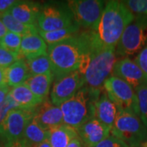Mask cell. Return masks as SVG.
Listing matches in <instances>:
<instances>
[{
    "label": "cell",
    "instance_id": "obj_1",
    "mask_svg": "<svg viewBox=\"0 0 147 147\" xmlns=\"http://www.w3.org/2000/svg\"><path fill=\"white\" fill-rule=\"evenodd\" d=\"M89 48L88 30L79 31L64 41L47 46L54 81L79 70Z\"/></svg>",
    "mask_w": 147,
    "mask_h": 147
},
{
    "label": "cell",
    "instance_id": "obj_2",
    "mask_svg": "<svg viewBox=\"0 0 147 147\" xmlns=\"http://www.w3.org/2000/svg\"><path fill=\"white\" fill-rule=\"evenodd\" d=\"M89 49L88 66L84 74L85 86L103 89L116 62V47L105 45L94 30H88Z\"/></svg>",
    "mask_w": 147,
    "mask_h": 147
},
{
    "label": "cell",
    "instance_id": "obj_3",
    "mask_svg": "<svg viewBox=\"0 0 147 147\" xmlns=\"http://www.w3.org/2000/svg\"><path fill=\"white\" fill-rule=\"evenodd\" d=\"M134 18L135 15L127 7L123 1H106L95 32L104 44L116 47L125 29Z\"/></svg>",
    "mask_w": 147,
    "mask_h": 147
},
{
    "label": "cell",
    "instance_id": "obj_4",
    "mask_svg": "<svg viewBox=\"0 0 147 147\" xmlns=\"http://www.w3.org/2000/svg\"><path fill=\"white\" fill-rule=\"evenodd\" d=\"M101 90L84 86L70 99L60 105L64 123L77 130L86 122L95 118V106Z\"/></svg>",
    "mask_w": 147,
    "mask_h": 147
},
{
    "label": "cell",
    "instance_id": "obj_5",
    "mask_svg": "<svg viewBox=\"0 0 147 147\" xmlns=\"http://www.w3.org/2000/svg\"><path fill=\"white\" fill-rule=\"evenodd\" d=\"M111 134L129 147H147V128L140 117L131 112L119 110Z\"/></svg>",
    "mask_w": 147,
    "mask_h": 147
},
{
    "label": "cell",
    "instance_id": "obj_6",
    "mask_svg": "<svg viewBox=\"0 0 147 147\" xmlns=\"http://www.w3.org/2000/svg\"><path fill=\"white\" fill-rule=\"evenodd\" d=\"M147 47V16H135L116 46V56L121 58L137 55Z\"/></svg>",
    "mask_w": 147,
    "mask_h": 147
},
{
    "label": "cell",
    "instance_id": "obj_7",
    "mask_svg": "<svg viewBox=\"0 0 147 147\" xmlns=\"http://www.w3.org/2000/svg\"><path fill=\"white\" fill-rule=\"evenodd\" d=\"M76 24L67 2H50L42 4L38 19L39 31H53Z\"/></svg>",
    "mask_w": 147,
    "mask_h": 147
},
{
    "label": "cell",
    "instance_id": "obj_8",
    "mask_svg": "<svg viewBox=\"0 0 147 147\" xmlns=\"http://www.w3.org/2000/svg\"><path fill=\"white\" fill-rule=\"evenodd\" d=\"M106 1L103 0H69V7L74 21L80 28L96 30Z\"/></svg>",
    "mask_w": 147,
    "mask_h": 147
},
{
    "label": "cell",
    "instance_id": "obj_9",
    "mask_svg": "<svg viewBox=\"0 0 147 147\" xmlns=\"http://www.w3.org/2000/svg\"><path fill=\"white\" fill-rule=\"evenodd\" d=\"M103 89L115 103L119 110L131 112L138 115L137 94L129 84L110 75L104 83Z\"/></svg>",
    "mask_w": 147,
    "mask_h": 147
},
{
    "label": "cell",
    "instance_id": "obj_10",
    "mask_svg": "<svg viewBox=\"0 0 147 147\" xmlns=\"http://www.w3.org/2000/svg\"><path fill=\"white\" fill-rule=\"evenodd\" d=\"M34 115V109L16 108L9 112L0 123V143L3 146L10 142L21 140L28 123Z\"/></svg>",
    "mask_w": 147,
    "mask_h": 147
},
{
    "label": "cell",
    "instance_id": "obj_11",
    "mask_svg": "<svg viewBox=\"0 0 147 147\" xmlns=\"http://www.w3.org/2000/svg\"><path fill=\"white\" fill-rule=\"evenodd\" d=\"M84 86H85L84 75L79 70L74 71L53 82L50 100L53 105L60 106L70 99Z\"/></svg>",
    "mask_w": 147,
    "mask_h": 147
},
{
    "label": "cell",
    "instance_id": "obj_12",
    "mask_svg": "<svg viewBox=\"0 0 147 147\" xmlns=\"http://www.w3.org/2000/svg\"><path fill=\"white\" fill-rule=\"evenodd\" d=\"M112 75L123 80L134 90L147 85V74L129 57L120 58L116 61Z\"/></svg>",
    "mask_w": 147,
    "mask_h": 147
},
{
    "label": "cell",
    "instance_id": "obj_13",
    "mask_svg": "<svg viewBox=\"0 0 147 147\" xmlns=\"http://www.w3.org/2000/svg\"><path fill=\"white\" fill-rule=\"evenodd\" d=\"M79 137L84 146L94 147L111 134V129L96 118H93L84 123L77 129Z\"/></svg>",
    "mask_w": 147,
    "mask_h": 147
},
{
    "label": "cell",
    "instance_id": "obj_14",
    "mask_svg": "<svg viewBox=\"0 0 147 147\" xmlns=\"http://www.w3.org/2000/svg\"><path fill=\"white\" fill-rule=\"evenodd\" d=\"M33 119L47 131L64 123L63 113L61 107L53 105L48 98L34 109Z\"/></svg>",
    "mask_w": 147,
    "mask_h": 147
},
{
    "label": "cell",
    "instance_id": "obj_15",
    "mask_svg": "<svg viewBox=\"0 0 147 147\" xmlns=\"http://www.w3.org/2000/svg\"><path fill=\"white\" fill-rule=\"evenodd\" d=\"M42 4L34 1H18L9 11L17 21L28 26H37L38 19L42 11ZM38 27V26H37Z\"/></svg>",
    "mask_w": 147,
    "mask_h": 147
},
{
    "label": "cell",
    "instance_id": "obj_16",
    "mask_svg": "<svg viewBox=\"0 0 147 147\" xmlns=\"http://www.w3.org/2000/svg\"><path fill=\"white\" fill-rule=\"evenodd\" d=\"M118 115L119 108L105 90L102 89L95 106V118L112 129Z\"/></svg>",
    "mask_w": 147,
    "mask_h": 147
},
{
    "label": "cell",
    "instance_id": "obj_17",
    "mask_svg": "<svg viewBox=\"0 0 147 147\" xmlns=\"http://www.w3.org/2000/svg\"><path fill=\"white\" fill-rule=\"evenodd\" d=\"M8 95L16 102L19 108L26 110L35 109L43 101V100L34 94L25 84L11 88Z\"/></svg>",
    "mask_w": 147,
    "mask_h": 147
},
{
    "label": "cell",
    "instance_id": "obj_18",
    "mask_svg": "<svg viewBox=\"0 0 147 147\" xmlns=\"http://www.w3.org/2000/svg\"><path fill=\"white\" fill-rule=\"evenodd\" d=\"M47 53V44L38 33L22 37L20 49L21 58L26 59Z\"/></svg>",
    "mask_w": 147,
    "mask_h": 147
},
{
    "label": "cell",
    "instance_id": "obj_19",
    "mask_svg": "<svg viewBox=\"0 0 147 147\" xmlns=\"http://www.w3.org/2000/svg\"><path fill=\"white\" fill-rule=\"evenodd\" d=\"M30 76L31 74L24 58L19 59L5 69L6 84L11 88L24 84Z\"/></svg>",
    "mask_w": 147,
    "mask_h": 147
},
{
    "label": "cell",
    "instance_id": "obj_20",
    "mask_svg": "<svg viewBox=\"0 0 147 147\" xmlns=\"http://www.w3.org/2000/svg\"><path fill=\"white\" fill-rule=\"evenodd\" d=\"M79 137L75 128L62 123L48 131V139L51 147H67L71 141Z\"/></svg>",
    "mask_w": 147,
    "mask_h": 147
},
{
    "label": "cell",
    "instance_id": "obj_21",
    "mask_svg": "<svg viewBox=\"0 0 147 147\" xmlns=\"http://www.w3.org/2000/svg\"><path fill=\"white\" fill-rule=\"evenodd\" d=\"M53 82H54L53 74V73H49L32 75L24 84L30 89L34 94L44 100L48 98Z\"/></svg>",
    "mask_w": 147,
    "mask_h": 147
},
{
    "label": "cell",
    "instance_id": "obj_22",
    "mask_svg": "<svg viewBox=\"0 0 147 147\" xmlns=\"http://www.w3.org/2000/svg\"><path fill=\"white\" fill-rule=\"evenodd\" d=\"M48 139V131L41 127L34 119L28 123L26 127L22 140L29 146L41 144Z\"/></svg>",
    "mask_w": 147,
    "mask_h": 147
},
{
    "label": "cell",
    "instance_id": "obj_23",
    "mask_svg": "<svg viewBox=\"0 0 147 147\" xmlns=\"http://www.w3.org/2000/svg\"><path fill=\"white\" fill-rule=\"evenodd\" d=\"M0 20L3 21L7 30L21 36H25L31 34H38L39 30L34 26H28L26 24L21 23V21H17L16 18L10 14L9 11L0 16Z\"/></svg>",
    "mask_w": 147,
    "mask_h": 147
},
{
    "label": "cell",
    "instance_id": "obj_24",
    "mask_svg": "<svg viewBox=\"0 0 147 147\" xmlns=\"http://www.w3.org/2000/svg\"><path fill=\"white\" fill-rule=\"evenodd\" d=\"M79 31H80V26L76 23L71 26L64 28L61 30L48 32L38 31V34L48 46L68 39L74 35H75L76 34H78Z\"/></svg>",
    "mask_w": 147,
    "mask_h": 147
},
{
    "label": "cell",
    "instance_id": "obj_25",
    "mask_svg": "<svg viewBox=\"0 0 147 147\" xmlns=\"http://www.w3.org/2000/svg\"><path fill=\"white\" fill-rule=\"evenodd\" d=\"M25 60L31 76L53 73L52 62L47 55V53L38 55L35 57L26 58Z\"/></svg>",
    "mask_w": 147,
    "mask_h": 147
},
{
    "label": "cell",
    "instance_id": "obj_26",
    "mask_svg": "<svg viewBox=\"0 0 147 147\" xmlns=\"http://www.w3.org/2000/svg\"><path fill=\"white\" fill-rule=\"evenodd\" d=\"M22 37L23 36H21L20 34L8 31L0 39V46L11 53H15L16 55L20 56V49H21Z\"/></svg>",
    "mask_w": 147,
    "mask_h": 147
},
{
    "label": "cell",
    "instance_id": "obj_27",
    "mask_svg": "<svg viewBox=\"0 0 147 147\" xmlns=\"http://www.w3.org/2000/svg\"><path fill=\"white\" fill-rule=\"evenodd\" d=\"M137 96L138 115L147 128V85L135 89Z\"/></svg>",
    "mask_w": 147,
    "mask_h": 147
},
{
    "label": "cell",
    "instance_id": "obj_28",
    "mask_svg": "<svg viewBox=\"0 0 147 147\" xmlns=\"http://www.w3.org/2000/svg\"><path fill=\"white\" fill-rule=\"evenodd\" d=\"M123 3L135 16H147V0H127Z\"/></svg>",
    "mask_w": 147,
    "mask_h": 147
},
{
    "label": "cell",
    "instance_id": "obj_29",
    "mask_svg": "<svg viewBox=\"0 0 147 147\" xmlns=\"http://www.w3.org/2000/svg\"><path fill=\"white\" fill-rule=\"evenodd\" d=\"M21 58L19 55L11 53L0 46V67L7 68Z\"/></svg>",
    "mask_w": 147,
    "mask_h": 147
},
{
    "label": "cell",
    "instance_id": "obj_30",
    "mask_svg": "<svg viewBox=\"0 0 147 147\" xmlns=\"http://www.w3.org/2000/svg\"><path fill=\"white\" fill-rule=\"evenodd\" d=\"M16 108H19L18 105H16V102L12 100L10 96L8 95L6 100L3 101V103L0 105V123L3 121V119L9 114L10 111Z\"/></svg>",
    "mask_w": 147,
    "mask_h": 147
},
{
    "label": "cell",
    "instance_id": "obj_31",
    "mask_svg": "<svg viewBox=\"0 0 147 147\" xmlns=\"http://www.w3.org/2000/svg\"><path fill=\"white\" fill-rule=\"evenodd\" d=\"M94 147H129L124 142H123L119 138L110 134L109 137L104 139L102 142L97 144Z\"/></svg>",
    "mask_w": 147,
    "mask_h": 147
},
{
    "label": "cell",
    "instance_id": "obj_32",
    "mask_svg": "<svg viewBox=\"0 0 147 147\" xmlns=\"http://www.w3.org/2000/svg\"><path fill=\"white\" fill-rule=\"evenodd\" d=\"M133 61L147 74V47H145L139 54H137Z\"/></svg>",
    "mask_w": 147,
    "mask_h": 147
},
{
    "label": "cell",
    "instance_id": "obj_33",
    "mask_svg": "<svg viewBox=\"0 0 147 147\" xmlns=\"http://www.w3.org/2000/svg\"><path fill=\"white\" fill-rule=\"evenodd\" d=\"M10 88L7 85L0 86V105L3 103V101L6 100L7 96L10 92Z\"/></svg>",
    "mask_w": 147,
    "mask_h": 147
},
{
    "label": "cell",
    "instance_id": "obj_34",
    "mask_svg": "<svg viewBox=\"0 0 147 147\" xmlns=\"http://www.w3.org/2000/svg\"><path fill=\"white\" fill-rule=\"evenodd\" d=\"M4 147H30L25 142L24 140H16L13 142H10L8 143H6L4 145Z\"/></svg>",
    "mask_w": 147,
    "mask_h": 147
},
{
    "label": "cell",
    "instance_id": "obj_35",
    "mask_svg": "<svg viewBox=\"0 0 147 147\" xmlns=\"http://www.w3.org/2000/svg\"><path fill=\"white\" fill-rule=\"evenodd\" d=\"M84 145L83 142L81 141V139L79 137H75L74 139H73L71 142L69 144V146L67 147H84Z\"/></svg>",
    "mask_w": 147,
    "mask_h": 147
},
{
    "label": "cell",
    "instance_id": "obj_36",
    "mask_svg": "<svg viewBox=\"0 0 147 147\" xmlns=\"http://www.w3.org/2000/svg\"><path fill=\"white\" fill-rule=\"evenodd\" d=\"M7 85L6 84V77H5V69L0 67V86Z\"/></svg>",
    "mask_w": 147,
    "mask_h": 147
},
{
    "label": "cell",
    "instance_id": "obj_37",
    "mask_svg": "<svg viewBox=\"0 0 147 147\" xmlns=\"http://www.w3.org/2000/svg\"><path fill=\"white\" fill-rule=\"evenodd\" d=\"M7 32H8L7 29L6 28L4 24L3 23V21L0 20V39L4 36Z\"/></svg>",
    "mask_w": 147,
    "mask_h": 147
},
{
    "label": "cell",
    "instance_id": "obj_38",
    "mask_svg": "<svg viewBox=\"0 0 147 147\" xmlns=\"http://www.w3.org/2000/svg\"><path fill=\"white\" fill-rule=\"evenodd\" d=\"M30 147H51V145H50V143L47 140V141H45V142H42L41 144H38V145H36V146H33Z\"/></svg>",
    "mask_w": 147,
    "mask_h": 147
},
{
    "label": "cell",
    "instance_id": "obj_39",
    "mask_svg": "<svg viewBox=\"0 0 147 147\" xmlns=\"http://www.w3.org/2000/svg\"><path fill=\"white\" fill-rule=\"evenodd\" d=\"M0 147H4V146H3V144H1V143H0Z\"/></svg>",
    "mask_w": 147,
    "mask_h": 147
},
{
    "label": "cell",
    "instance_id": "obj_40",
    "mask_svg": "<svg viewBox=\"0 0 147 147\" xmlns=\"http://www.w3.org/2000/svg\"><path fill=\"white\" fill-rule=\"evenodd\" d=\"M84 147H86V146H84Z\"/></svg>",
    "mask_w": 147,
    "mask_h": 147
}]
</instances>
